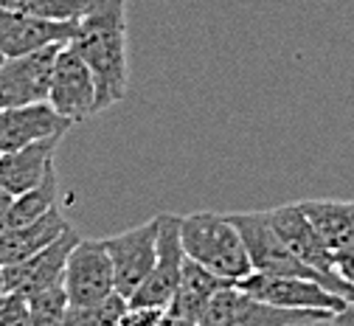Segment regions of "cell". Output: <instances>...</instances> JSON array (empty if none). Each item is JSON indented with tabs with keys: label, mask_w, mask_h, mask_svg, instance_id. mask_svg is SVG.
I'll return each mask as SVG.
<instances>
[{
	"label": "cell",
	"mask_w": 354,
	"mask_h": 326,
	"mask_svg": "<svg viewBox=\"0 0 354 326\" xmlns=\"http://www.w3.org/2000/svg\"><path fill=\"white\" fill-rule=\"evenodd\" d=\"M99 84V113L127 96V0H91L71 39Z\"/></svg>",
	"instance_id": "1"
},
{
	"label": "cell",
	"mask_w": 354,
	"mask_h": 326,
	"mask_svg": "<svg viewBox=\"0 0 354 326\" xmlns=\"http://www.w3.org/2000/svg\"><path fill=\"white\" fill-rule=\"evenodd\" d=\"M180 237L186 256L200 262L216 275L231 278V282L239 284L242 278L253 273V262L245 248V239L228 214L197 211L180 217Z\"/></svg>",
	"instance_id": "2"
},
{
	"label": "cell",
	"mask_w": 354,
	"mask_h": 326,
	"mask_svg": "<svg viewBox=\"0 0 354 326\" xmlns=\"http://www.w3.org/2000/svg\"><path fill=\"white\" fill-rule=\"evenodd\" d=\"M329 318L332 312L324 309H287L268 304L239 284H231L211 298L197 326H309Z\"/></svg>",
	"instance_id": "3"
},
{
	"label": "cell",
	"mask_w": 354,
	"mask_h": 326,
	"mask_svg": "<svg viewBox=\"0 0 354 326\" xmlns=\"http://www.w3.org/2000/svg\"><path fill=\"white\" fill-rule=\"evenodd\" d=\"M231 222L239 228L245 239V248L253 262V273L264 275H295V278H321L315 267L301 262L287 242L276 234V228L268 217V211H245V214H228Z\"/></svg>",
	"instance_id": "4"
},
{
	"label": "cell",
	"mask_w": 354,
	"mask_h": 326,
	"mask_svg": "<svg viewBox=\"0 0 354 326\" xmlns=\"http://www.w3.org/2000/svg\"><path fill=\"white\" fill-rule=\"evenodd\" d=\"M59 45H46L39 51L6 57L0 65V105L3 107H26L48 102L54 68L59 57Z\"/></svg>",
	"instance_id": "5"
},
{
	"label": "cell",
	"mask_w": 354,
	"mask_h": 326,
	"mask_svg": "<svg viewBox=\"0 0 354 326\" xmlns=\"http://www.w3.org/2000/svg\"><path fill=\"white\" fill-rule=\"evenodd\" d=\"M158 237H160V214L104 239L115 270V290L121 296L132 298L136 290L149 278L158 259Z\"/></svg>",
	"instance_id": "6"
},
{
	"label": "cell",
	"mask_w": 354,
	"mask_h": 326,
	"mask_svg": "<svg viewBox=\"0 0 354 326\" xmlns=\"http://www.w3.org/2000/svg\"><path fill=\"white\" fill-rule=\"evenodd\" d=\"M186 251L180 237V217L160 214V237H158V259L147 282L129 298V307H169L177 296L186 267Z\"/></svg>",
	"instance_id": "7"
},
{
	"label": "cell",
	"mask_w": 354,
	"mask_h": 326,
	"mask_svg": "<svg viewBox=\"0 0 354 326\" xmlns=\"http://www.w3.org/2000/svg\"><path fill=\"white\" fill-rule=\"evenodd\" d=\"M48 102L54 105L57 113H62L73 124L99 113L96 76H93L91 65L84 62V57L79 54V48L73 42H62V48H59Z\"/></svg>",
	"instance_id": "8"
},
{
	"label": "cell",
	"mask_w": 354,
	"mask_h": 326,
	"mask_svg": "<svg viewBox=\"0 0 354 326\" xmlns=\"http://www.w3.org/2000/svg\"><path fill=\"white\" fill-rule=\"evenodd\" d=\"M242 290H248L250 296L276 304V307H287V309H324V312H343L348 304L332 293L329 287H324L315 278H295V275H264V273H250L248 278L239 282Z\"/></svg>",
	"instance_id": "9"
},
{
	"label": "cell",
	"mask_w": 354,
	"mask_h": 326,
	"mask_svg": "<svg viewBox=\"0 0 354 326\" xmlns=\"http://www.w3.org/2000/svg\"><path fill=\"white\" fill-rule=\"evenodd\" d=\"M71 304H96L115 293V270L104 239H79L65 267Z\"/></svg>",
	"instance_id": "10"
},
{
	"label": "cell",
	"mask_w": 354,
	"mask_h": 326,
	"mask_svg": "<svg viewBox=\"0 0 354 326\" xmlns=\"http://www.w3.org/2000/svg\"><path fill=\"white\" fill-rule=\"evenodd\" d=\"M76 23L79 20L31 17V15L0 6V54L20 57V54L46 48V45L71 42L76 37Z\"/></svg>",
	"instance_id": "11"
},
{
	"label": "cell",
	"mask_w": 354,
	"mask_h": 326,
	"mask_svg": "<svg viewBox=\"0 0 354 326\" xmlns=\"http://www.w3.org/2000/svg\"><path fill=\"white\" fill-rule=\"evenodd\" d=\"M79 239L82 237L71 228L68 234H62L46 251L34 253L31 259H26L20 264L3 267V273H6V290H17L23 296H34V293H42V290H51V287L65 284V267H68V259H71L73 248L79 245Z\"/></svg>",
	"instance_id": "12"
},
{
	"label": "cell",
	"mask_w": 354,
	"mask_h": 326,
	"mask_svg": "<svg viewBox=\"0 0 354 326\" xmlns=\"http://www.w3.org/2000/svg\"><path fill=\"white\" fill-rule=\"evenodd\" d=\"M73 121L54 110L51 102L26 105V107H3L0 110V152H15L46 138L68 135Z\"/></svg>",
	"instance_id": "13"
},
{
	"label": "cell",
	"mask_w": 354,
	"mask_h": 326,
	"mask_svg": "<svg viewBox=\"0 0 354 326\" xmlns=\"http://www.w3.org/2000/svg\"><path fill=\"white\" fill-rule=\"evenodd\" d=\"M276 234L287 242V248L306 262L309 267H315L318 273H335V262H332V251L326 248V242L321 239L315 222L306 217V211L301 208V203H290V206H279L268 211Z\"/></svg>",
	"instance_id": "14"
},
{
	"label": "cell",
	"mask_w": 354,
	"mask_h": 326,
	"mask_svg": "<svg viewBox=\"0 0 354 326\" xmlns=\"http://www.w3.org/2000/svg\"><path fill=\"white\" fill-rule=\"evenodd\" d=\"M62 138L65 135H57V138H46V141L28 144L15 152H3L0 155V183H3L15 197L31 192L34 185H39L46 180V174L54 169V155H57V147Z\"/></svg>",
	"instance_id": "15"
},
{
	"label": "cell",
	"mask_w": 354,
	"mask_h": 326,
	"mask_svg": "<svg viewBox=\"0 0 354 326\" xmlns=\"http://www.w3.org/2000/svg\"><path fill=\"white\" fill-rule=\"evenodd\" d=\"M68 230H71V222L59 208H51L46 217H39L23 228H12L6 234H0V264L3 267L20 264L34 253L54 245Z\"/></svg>",
	"instance_id": "16"
},
{
	"label": "cell",
	"mask_w": 354,
	"mask_h": 326,
	"mask_svg": "<svg viewBox=\"0 0 354 326\" xmlns=\"http://www.w3.org/2000/svg\"><path fill=\"white\" fill-rule=\"evenodd\" d=\"M231 284H236V282L211 273L208 267H203L194 259H186L180 287H177V296H174V301L169 307H171L174 318L180 320L183 326H197L200 318H203V312H205V307L211 304V298L219 290L231 287Z\"/></svg>",
	"instance_id": "17"
},
{
	"label": "cell",
	"mask_w": 354,
	"mask_h": 326,
	"mask_svg": "<svg viewBox=\"0 0 354 326\" xmlns=\"http://www.w3.org/2000/svg\"><path fill=\"white\" fill-rule=\"evenodd\" d=\"M301 208L332 253L354 245V200H304Z\"/></svg>",
	"instance_id": "18"
},
{
	"label": "cell",
	"mask_w": 354,
	"mask_h": 326,
	"mask_svg": "<svg viewBox=\"0 0 354 326\" xmlns=\"http://www.w3.org/2000/svg\"><path fill=\"white\" fill-rule=\"evenodd\" d=\"M51 208H57V172L51 169L39 185H34L31 192L17 194L9 211L0 217V234H6L12 228H23L39 217H46Z\"/></svg>",
	"instance_id": "19"
},
{
	"label": "cell",
	"mask_w": 354,
	"mask_h": 326,
	"mask_svg": "<svg viewBox=\"0 0 354 326\" xmlns=\"http://www.w3.org/2000/svg\"><path fill=\"white\" fill-rule=\"evenodd\" d=\"M129 309V298L118 290L96 304H68L62 326H118Z\"/></svg>",
	"instance_id": "20"
},
{
	"label": "cell",
	"mask_w": 354,
	"mask_h": 326,
	"mask_svg": "<svg viewBox=\"0 0 354 326\" xmlns=\"http://www.w3.org/2000/svg\"><path fill=\"white\" fill-rule=\"evenodd\" d=\"M91 0H0L3 9H15L46 20H79Z\"/></svg>",
	"instance_id": "21"
},
{
	"label": "cell",
	"mask_w": 354,
	"mask_h": 326,
	"mask_svg": "<svg viewBox=\"0 0 354 326\" xmlns=\"http://www.w3.org/2000/svg\"><path fill=\"white\" fill-rule=\"evenodd\" d=\"M26 298H28V309H31L26 326H62L65 323V312H68V304H71L68 293H65V284L26 296Z\"/></svg>",
	"instance_id": "22"
},
{
	"label": "cell",
	"mask_w": 354,
	"mask_h": 326,
	"mask_svg": "<svg viewBox=\"0 0 354 326\" xmlns=\"http://www.w3.org/2000/svg\"><path fill=\"white\" fill-rule=\"evenodd\" d=\"M171 307H129L118 326H174Z\"/></svg>",
	"instance_id": "23"
},
{
	"label": "cell",
	"mask_w": 354,
	"mask_h": 326,
	"mask_svg": "<svg viewBox=\"0 0 354 326\" xmlns=\"http://www.w3.org/2000/svg\"><path fill=\"white\" fill-rule=\"evenodd\" d=\"M28 298L17 290L0 293V326H26L28 323Z\"/></svg>",
	"instance_id": "24"
},
{
	"label": "cell",
	"mask_w": 354,
	"mask_h": 326,
	"mask_svg": "<svg viewBox=\"0 0 354 326\" xmlns=\"http://www.w3.org/2000/svg\"><path fill=\"white\" fill-rule=\"evenodd\" d=\"M318 282H321L324 287H329L332 293H337L348 307H354V284H348L346 278H340L337 273H321Z\"/></svg>",
	"instance_id": "25"
},
{
	"label": "cell",
	"mask_w": 354,
	"mask_h": 326,
	"mask_svg": "<svg viewBox=\"0 0 354 326\" xmlns=\"http://www.w3.org/2000/svg\"><path fill=\"white\" fill-rule=\"evenodd\" d=\"M332 262H335V273H337L340 278H346L348 284H354V245L337 251V253L332 256Z\"/></svg>",
	"instance_id": "26"
},
{
	"label": "cell",
	"mask_w": 354,
	"mask_h": 326,
	"mask_svg": "<svg viewBox=\"0 0 354 326\" xmlns=\"http://www.w3.org/2000/svg\"><path fill=\"white\" fill-rule=\"evenodd\" d=\"M329 326H354V307H346L343 312L329 318Z\"/></svg>",
	"instance_id": "27"
},
{
	"label": "cell",
	"mask_w": 354,
	"mask_h": 326,
	"mask_svg": "<svg viewBox=\"0 0 354 326\" xmlns=\"http://www.w3.org/2000/svg\"><path fill=\"white\" fill-rule=\"evenodd\" d=\"M15 203V194L6 189V185L3 183H0V217H3L6 211H9V206Z\"/></svg>",
	"instance_id": "28"
},
{
	"label": "cell",
	"mask_w": 354,
	"mask_h": 326,
	"mask_svg": "<svg viewBox=\"0 0 354 326\" xmlns=\"http://www.w3.org/2000/svg\"><path fill=\"white\" fill-rule=\"evenodd\" d=\"M6 290V273H3V264H0V293Z\"/></svg>",
	"instance_id": "29"
},
{
	"label": "cell",
	"mask_w": 354,
	"mask_h": 326,
	"mask_svg": "<svg viewBox=\"0 0 354 326\" xmlns=\"http://www.w3.org/2000/svg\"><path fill=\"white\" fill-rule=\"evenodd\" d=\"M3 60H6V57H3V54H0V65H3Z\"/></svg>",
	"instance_id": "30"
},
{
	"label": "cell",
	"mask_w": 354,
	"mask_h": 326,
	"mask_svg": "<svg viewBox=\"0 0 354 326\" xmlns=\"http://www.w3.org/2000/svg\"><path fill=\"white\" fill-rule=\"evenodd\" d=\"M174 326H183V323H180V320H177V323H174Z\"/></svg>",
	"instance_id": "31"
},
{
	"label": "cell",
	"mask_w": 354,
	"mask_h": 326,
	"mask_svg": "<svg viewBox=\"0 0 354 326\" xmlns=\"http://www.w3.org/2000/svg\"><path fill=\"white\" fill-rule=\"evenodd\" d=\"M0 110H3V105H0Z\"/></svg>",
	"instance_id": "32"
},
{
	"label": "cell",
	"mask_w": 354,
	"mask_h": 326,
	"mask_svg": "<svg viewBox=\"0 0 354 326\" xmlns=\"http://www.w3.org/2000/svg\"><path fill=\"white\" fill-rule=\"evenodd\" d=\"M0 155H3V152H0Z\"/></svg>",
	"instance_id": "33"
}]
</instances>
